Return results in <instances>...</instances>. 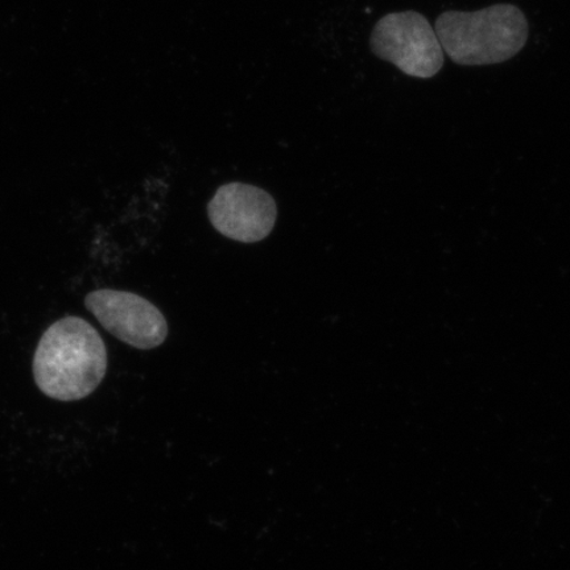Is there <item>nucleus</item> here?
I'll return each mask as SVG.
<instances>
[{
    "mask_svg": "<svg viewBox=\"0 0 570 570\" xmlns=\"http://www.w3.org/2000/svg\"><path fill=\"white\" fill-rule=\"evenodd\" d=\"M370 48L410 77L432 78L444 67V51L430 21L417 11L391 12L376 21Z\"/></svg>",
    "mask_w": 570,
    "mask_h": 570,
    "instance_id": "3",
    "label": "nucleus"
},
{
    "mask_svg": "<svg viewBox=\"0 0 570 570\" xmlns=\"http://www.w3.org/2000/svg\"><path fill=\"white\" fill-rule=\"evenodd\" d=\"M434 32L454 63L483 67L509 61L522 51L530 26L517 6L499 3L480 11H445Z\"/></svg>",
    "mask_w": 570,
    "mask_h": 570,
    "instance_id": "2",
    "label": "nucleus"
},
{
    "mask_svg": "<svg viewBox=\"0 0 570 570\" xmlns=\"http://www.w3.org/2000/svg\"><path fill=\"white\" fill-rule=\"evenodd\" d=\"M210 223L224 237L256 244L274 230L277 206L265 189L244 183H229L218 188L208 204Z\"/></svg>",
    "mask_w": 570,
    "mask_h": 570,
    "instance_id": "5",
    "label": "nucleus"
},
{
    "mask_svg": "<svg viewBox=\"0 0 570 570\" xmlns=\"http://www.w3.org/2000/svg\"><path fill=\"white\" fill-rule=\"evenodd\" d=\"M32 372L36 386L55 401L88 397L107 373V348L101 334L81 317L56 321L36 347Z\"/></svg>",
    "mask_w": 570,
    "mask_h": 570,
    "instance_id": "1",
    "label": "nucleus"
},
{
    "mask_svg": "<svg viewBox=\"0 0 570 570\" xmlns=\"http://www.w3.org/2000/svg\"><path fill=\"white\" fill-rule=\"evenodd\" d=\"M85 306L114 337L140 351L159 347L168 337L167 320L158 306L131 292L92 291Z\"/></svg>",
    "mask_w": 570,
    "mask_h": 570,
    "instance_id": "4",
    "label": "nucleus"
}]
</instances>
